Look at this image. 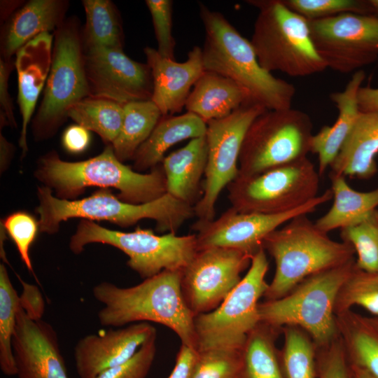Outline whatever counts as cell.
I'll return each instance as SVG.
<instances>
[{"label":"cell","instance_id":"cell-1","mask_svg":"<svg viewBox=\"0 0 378 378\" xmlns=\"http://www.w3.org/2000/svg\"><path fill=\"white\" fill-rule=\"evenodd\" d=\"M182 272L183 270H163L127 288L107 281L97 284L92 294L103 304L97 314L99 322L106 327L157 323L173 330L181 344L197 349L195 316L183 297Z\"/></svg>","mask_w":378,"mask_h":378},{"label":"cell","instance_id":"cell-35","mask_svg":"<svg viewBox=\"0 0 378 378\" xmlns=\"http://www.w3.org/2000/svg\"><path fill=\"white\" fill-rule=\"evenodd\" d=\"M20 299L13 286L7 270L0 265V368L6 376L17 375L13 338Z\"/></svg>","mask_w":378,"mask_h":378},{"label":"cell","instance_id":"cell-43","mask_svg":"<svg viewBox=\"0 0 378 378\" xmlns=\"http://www.w3.org/2000/svg\"><path fill=\"white\" fill-rule=\"evenodd\" d=\"M316 378H351L350 365L339 335L318 347Z\"/></svg>","mask_w":378,"mask_h":378},{"label":"cell","instance_id":"cell-37","mask_svg":"<svg viewBox=\"0 0 378 378\" xmlns=\"http://www.w3.org/2000/svg\"><path fill=\"white\" fill-rule=\"evenodd\" d=\"M358 306L378 316V272L355 268L342 286L335 306V315Z\"/></svg>","mask_w":378,"mask_h":378},{"label":"cell","instance_id":"cell-27","mask_svg":"<svg viewBox=\"0 0 378 378\" xmlns=\"http://www.w3.org/2000/svg\"><path fill=\"white\" fill-rule=\"evenodd\" d=\"M250 102L246 92L231 79L204 71L186 101L187 112L206 123L227 117L244 103Z\"/></svg>","mask_w":378,"mask_h":378},{"label":"cell","instance_id":"cell-26","mask_svg":"<svg viewBox=\"0 0 378 378\" xmlns=\"http://www.w3.org/2000/svg\"><path fill=\"white\" fill-rule=\"evenodd\" d=\"M206 123L197 115L186 112L179 115H162L148 138L136 150L134 169L141 172L162 163L166 152L186 139L204 136Z\"/></svg>","mask_w":378,"mask_h":378},{"label":"cell","instance_id":"cell-49","mask_svg":"<svg viewBox=\"0 0 378 378\" xmlns=\"http://www.w3.org/2000/svg\"><path fill=\"white\" fill-rule=\"evenodd\" d=\"M0 148H1V167H4L8 162L12 154L13 146L6 141L2 134H0Z\"/></svg>","mask_w":378,"mask_h":378},{"label":"cell","instance_id":"cell-14","mask_svg":"<svg viewBox=\"0 0 378 378\" xmlns=\"http://www.w3.org/2000/svg\"><path fill=\"white\" fill-rule=\"evenodd\" d=\"M311 37L327 68L355 72L378 58V16L345 13L309 20Z\"/></svg>","mask_w":378,"mask_h":378},{"label":"cell","instance_id":"cell-20","mask_svg":"<svg viewBox=\"0 0 378 378\" xmlns=\"http://www.w3.org/2000/svg\"><path fill=\"white\" fill-rule=\"evenodd\" d=\"M144 52L153 76L151 101L162 115L181 112L191 88L205 71L202 48L194 46L183 62L163 57L151 47H146Z\"/></svg>","mask_w":378,"mask_h":378},{"label":"cell","instance_id":"cell-29","mask_svg":"<svg viewBox=\"0 0 378 378\" xmlns=\"http://www.w3.org/2000/svg\"><path fill=\"white\" fill-rule=\"evenodd\" d=\"M336 324L349 364L378 378V329L352 309L337 314Z\"/></svg>","mask_w":378,"mask_h":378},{"label":"cell","instance_id":"cell-22","mask_svg":"<svg viewBox=\"0 0 378 378\" xmlns=\"http://www.w3.org/2000/svg\"><path fill=\"white\" fill-rule=\"evenodd\" d=\"M69 3L64 0H31L27 2L4 26L1 37L3 59L11 61L18 50L44 32L50 33L65 21Z\"/></svg>","mask_w":378,"mask_h":378},{"label":"cell","instance_id":"cell-33","mask_svg":"<svg viewBox=\"0 0 378 378\" xmlns=\"http://www.w3.org/2000/svg\"><path fill=\"white\" fill-rule=\"evenodd\" d=\"M68 118L97 133L108 145L112 144L121 129L123 105L105 98L88 97L71 106Z\"/></svg>","mask_w":378,"mask_h":378},{"label":"cell","instance_id":"cell-13","mask_svg":"<svg viewBox=\"0 0 378 378\" xmlns=\"http://www.w3.org/2000/svg\"><path fill=\"white\" fill-rule=\"evenodd\" d=\"M260 104L246 102L225 118L206 123L207 161L202 194L193 206L200 220H212L221 191L239 174V158L246 133L265 111Z\"/></svg>","mask_w":378,"mask_h":378},{"label":"cell","instance_id":"cell-25","mask_svg":"<svg viewBox=\"0 0 378 378\" xmlns=\"http://www.w3.org/2000/svg\"><path fill=\"white\" fill-rule=\"evenodd\" d=\"M207 153L204 136L190 139L186 146L165 156L161 165L167 193L194 206L200 198V183L204 176Z\"/></svg>","mask_w":378,"mask_h":378},{"label":"cell","instance_id":"cell-9","mask_svg":"<svg viewBox=\"0 0 378 378\" xmlns=\"http://www.w3.org/2000/svg\"><path fill=\"white\" fill-rule=\"evenodd\" d=\"M81 31L78 19L72 18L53 33L51 67L32 121L36 138L52 135L68 118L69 108L89 97Z\"/></svg>","mask_w":378,"mask_h":378},{"label":"cell","instance_id":"cell-38","mask_svg":"<svg viewBox=\"0 0 378 378\" xmlns=\"http://www.w3.org/2000/svg\"><path fill=\"white\" fill-rule=\"evenodd\" d=\"M197 352L191 378H241L242 349L214 348Z\"/></svg>","mask_w":378,"mask_h":378},{"label":"cell","instance_id":"cell-24","mask_svg":"<svg viewBox=\"0 0 378 378\" xmlns=\"http://www.w3.org/2000/svg\"><path fill=\"white\" fill-rule=\"evenodd\" d=\"M378 112H360L338 155L331 172L344 177L369 179L377 172Z\"/></svg>","mask_w":378,"mask_h":378},{"label":"cell","instance_id":"cell-23","mask_svg":"<svg viewBox=\"0 0 378 378\" xmlns=\"http://www.w3.org/2000/svg\"><path fill=\"white\" fill-rule=\"evenodd\" d=\"M365 78V71L358 70L354 72L344 90L330 95L338 109L337 118L332 125H324L313 134L311 143V153L318 157L320 176L332 164L361 112L358 92Z\"/></svg>","mask_w":378,"mask_h":378},{"label":"cell","instance_id":"cell-47","mask_svg":"<svg viewBox=\"0 0 378 378\" xmlns=\"http://www.w3.org/2000/svg\"><path fill=\"white\" fill-rule=\"evenodd\" d=\"M89 132L79 125L69 127L62 136V144L65 149L72 153H80L85 150L90 141Z\"/></svg>","mask_w":378,"mask_h":378},{"label":"cell","instance_id":"cell-51","mask_svg":"<svg viewBox=\"0 0 378 378\" xmlns=\"http://www.w3.org/2000/svg\"><path fill=\"white\" fill-rule=\"evenodd\" d=\"M350 372L351 378H377L365 370L352 365H350Z\"/></svg>","mask_w":378,"mask_h":378},{"label":"cell","instance_id":"cell-5","mask_svg":"<svg viewBox=\"0 0 378 378\" xmlns=\"http://www.w3.org/2000/svg\"><path fill=\"white\" fill-rule=\"evenodd\" d=\"M262 248L276 266L263 296L265 300L282 298L306 278L355 260L351 246L330 238L307 214L269 234Z\"/></svg>","mask_w":378,"mask_h":378},{"label":"cell","instance_id":"cell-4","mask_svg":"<svg viewBox=\"0 0 378 378\" xmlns=\"http://www.w3.org/2000/svg\"><path fill=\"white\" fill-rule=\"evenodd\" d=\"M39 231L55 234L62 222L73 218L106 220L129 227L143 219L156 223L160 232L176 233L183 224L195 216L193 206L166 193L144 204H131L120 200L111 190L100 188L89 197L76 200L54 196L49 187L37 190Z\"/></svg>","mask_w":378,"mask_h":378},{"label":"cell","instance_id":"cell-10","mask_svg":"<svg viewBox=\"0 0 378 378\" xmlns=\"http://www.w3.org/2000/svg\"><path fill=\"white\" fill-rule=\"evenodd\" d=\"M268 270L266 252L261 248L252 256L245 276L220 305L195 316L197 351L242 349L248 335L260 322L258 304L268 287Z\"/></svg>","mask_w":378,"mask_h":378},{"label":"cell","instance_id":"cell-21","mask_svg":"<svg viewBox=\"0 0 378 378\" xmlns=\"http://www.w3.org/2000/svg\"><path fill=\"white\" fill-rule=\"evenodd\" d=\"M52 46L53 34L44 32L24 44L15 54L14 66L18 74V102L22 115L19 145L23 155L27 150V127L50 73Z\"/></svg>","mask_w":378,"mask_h":378},{"label":"cell","instance_id":"cell-50","mask_svg":"<svg viewBox=\"0 0 378 378\" xmlns=\"http://www.w3.org/2000/svg\"><path fill=\"white\" fill-rule=\"evenodd\" d=\"M20 1H5L1 3V5H3V7L1 6V19L5 20L8 15L10 14L11 11L14 10L15 8L18 6Z\"/></svg>","mask_w":378,"mask_h":378},{"label":"cell","instance_id":"cell-12","mask_svg":"<svg viewBox=\"0 0 378 378\" xmlns=\"http://www.w3.org/2000/svg\"><path fill=\"white\" fill-rule=\"evenodd\" d=\"M320 176L307 158L257 174L238 175L227 186V197L240 212L284 214L318 195Z\"/></svg>","mask_w":378,"mask_h":378},{"label":"cell","instance_id":"cell-28","mask_svg":"<svg viewBox=\"0 0 378 378\" xmlns=\"http://www.w3.org/2000/svg\"><path fill=\"white\" fill-rule=\"evenodd\" d=\"M333 203L328 211L315 222L321 231L328 233L354 225L378 206V187L368 192L355 190L344 176L330 173Z\"/></svg>","mask_w":378,"mask_h":378},{"label":"cell","instance_id":"cell-19","mask_svg":"<svg viewBox=\"0 0 378 378\" xmlns=\"http://www.w3.org/2000/svg\"><path fill=\"white\" fill-rule=\"evenodd\" d=\"M155 337L156 330L148 322L85 335L74 349L79 378H95L103 371L127 361L144 344Z\"/></svg>","mask_w":378,"mask_h":378},{"label":"cell","instance_id":"cell-16","mask_svg":"<svg viewBox=\"0 0 378 378\" xmlns=\"http://www.w3.org/2000/svg\"><path fill=\"white\" fill-rule=\"evenodd\" d=\"M251 257L241 251L223 247L197 251L183 270L181 291L195 316L217 308L241 281Z\"/></svg>","mask_w":378,"mask_h":378},{"label":"cell","instance_id":"cell-7","mask_svg":"<svg viewBox=\"0 0 378 378\" xmlns=\"http://www.w3.org/2000/svg\"><path fill=\"white\" fill-rule=\"evenodd\" d=\"M355 260L306 278L282 298L260 302V322L280 329L298 326L317 347L328 344L338 337L335 302L355 268Z\"/></svg>","mask_w":378,"mask_h":378},{"label":"cell","instance_id":"cell-18","mask_svg":"<svg viewBox=\"0 0 378 378\" xmlns=\"http://www.w3.org/2000/svg\"><path fill=\"white\" fill-rule=\"evenodd\" d=\"M13 350L18 378H69L53 327L41 319L31 318L21 306Z\"/></svg>","mask_w":378,"mask_h":378},{"label":"cell","instance_id":"cell-15","mask_svg":"<svg viewBox=\"0 0 378 378\" xmlns=\"http://www.w3.org/2000/svg\"><path fill=\"white\" fill-rule=\"evenodd\" d=\"M332 199L331 189L284 214L243 213L232 207L216 219L197 220L192 230L196 233L198 250L223 247L241 251L251 258L262 248L264 239L281 225L300 215L314 212L318 206Z\"/></svg>","mask_w":378,"mask_h":378},{"label":"cell","instance_id":"cell-52","mask_svg":"<svg viewBox=\"0 0 378 378\" xmlns=\"http://www.w3.org/2000/svg\"><path fill=\"white\" fill-rule=\"evenodd\" d=\"M376 15L378 16V0H370Z\"/></svg>","mask_w":378,"mask_h":378},{"label":"cell","instance_id":"cell-17","mask_svg":"<svg viewBox=\"0 0 378 378\" xmlns=\"http://www.w3.org/2000/svg\"><path fill=\"white\" fill-rule=\"evenodd\" d=\"M83 50L89 97L111 99L122 105L151 100L153 76L147 64L131 59L121 49Z\"/></svg>","mask_w":378,"mask_h":378},{"label":"cell","instance_id":"cell-53","mask_svg":"<svg viewBox=\"0 0 378 378\" xmlns=\"http://www.w3.org/2000/svg\"><path fill=\"white\" fill-rule=\"evenodd\" d=\"M371 323L378 329V316H370L368 317Z\"/></svg>","mask_w":378,"mask_h":378},{"label":"cell","instance_id":"cell-45","mask_svg":"<svg viewBox=\"0 0 378 378\" xmlns=\"http://www.w3.org/2000/svg\"><path fill=\"white\" fill-rule=\"evenodd\" d=\"M23 287V291L20 296V306L33 319L39 320L44 312V302L38 288L22 281L20 276Z\"/></svg>","mask_w":378,"mask_h":378},{"label":"cell","instance_id":"cell-32","mask_svg":"<svg viewBox=\"0 0 378 378\" xmlns=\"http://www.w3.org/2000/svg\"><path fill=\"white\" fill-rule=\"evenodd\" d=\"M85 24L82 28L84 48L122 50L124 34L120 13L110 0H83Z\"/></svg>","mask_w":378,"mask_h":378},{"label":"cell","instance_id":"cell-8","mask_svg":"<svg viewBox=\"0 0 378 378\" xmlns=\"http://www.w3.org/2000/svg\"><path fill=\"white\" fill-rule=\"evenodd\" d=\"M92 243L108 244L125 253L129 258L127 266L144 279L166 270H183L198 251L195 233L160 235L140 227L133 232H121L83 219L70 239L69 248L79 254Z\"/></svg>","mask_w":378,"mask_h":378},{"label":"cell","instance_id":"cell-34","mask_svg":"<svg viewBox=\"0 0 378 378\" xmlns=\"http://www.w3.org/2000/svg\"><path fill=\"white\" fill-rule=\"evenodd\" d=\"M284 342L280 349L286 378H316L318 347L302 328L287 326L282 328Z\"/></svg>","mask_w":378,"mask_h":378},{"label":"cell","instance_id":"cell-46","mask_svg":"<svg viewBox=\"0 0 378 378\" xmlns=\"http://www.w3.org/2000/svg\"><path fill=\"white\" fill-rule=\"evenodd\" d=\"M197 354V349L181 344L168 378H191Z\"/></svg>","mask_w":378,"mask_h":378},{"label":"cell","instance_id":"cell-11","mask_svg":"<svg viewBox=\"0 0 378 378\" xmlns=\"http://www.w3.org/2000/svg\"><path fill=\"white\" fill-rule=\"evenodd\" d=\"M313 124L295 108L266 110L249 126L239 158V174L251 176L307 158Z\"/></svg>","mask_w":378,"mask_h":378},{"label":"cell","instance_id":"cell-40","mask_svg":"<svg viewBox=\"0 0 378 378\" xmlns=\"http://www.w3.org/2000/svg\"><path fill=\"white\" fill-rule=\"evenodd\" d=\"M1 226L15 243L27 268L33 272L29 250L39 230L38 220L26 211H18L5 218Z\"/></svg>","mask_w":378,"mask_h":378},{"label":"cell","instance_id":"cell-31","mask_svg":"<svg viewBox=\"0 0 378 378\" xmlns=\"http://www.w3.org/2000/svg\"><path fill=\"white\" fill-rule=\"evenodd\" d=\"M124 115L118 136L111 144L121 162L133 159L162 115L151 101H134L123 105Z\"/></svg>","mask_w":378,"mask_h":378},{"label":"cell","instance_id":"cell-3","mask_svg":"<svg viewBox=\"0 0 378 378\" xmlns=\"http://www.w3.org/2000/svg\"><path fill=\"white\" fill-rule=\"evenodd\" d=\"M36 175L55 190L57 197L66 200L91 186L115 188L119 191L117 197L131 204L149 202L167 193L162 165L148 173L136 172L118 160L111 144L99 155L80 162L62 160L52 151L40 160Z\"/></svg>","mask_w":378,"mask_h":378},{"label":"cell","instance_id":"cell-36","mask_svg":"<svg viewBox=\"0 0 378 378\" xmlns=\"http://www.w3.org/2000/svg\"><path fill=\"white\" fill-rule=\"evenodd\" d=\"M340 237L353 247L356 268L378 272V209L358 223L340 229Z\"/></svg>","mask_w":378,"mask_h":378},{"label":"cell","instance_id":"cell-39","mask_svg":"<svg viewBox=\"0 0 378 378\" xmlns=\"http://www.w3.org/2000/svg\"><path fill=\"white\" fill-rule=\"evenodd\" d=\"M293 11L308 20L325 19L345 13L375 15L370 0H283Z\"/></svg>","mask_w":378,"mask_h":378},{"label":"cell","instance_id":"cell-2","mask_svg":"<svg viewBox=\"0 0 378 378\" xmlns=\"http://www.w3.org/2000/svg\"><path fill=\"white\" fill-rule=\"evenodd\" d=\"M205 38L202 50L204 70L237 83L250 102L267 110L291 108L295 86L264 69L251 41L244 38L220 12L199 4Z\"/></svg>","mask_w":378,"mask_h":378},{"label":"cell","instance_id":"cell-42","mask_svg":"<svg viewBox=\"0 0 378 378\" xmlns=\"http://www.w3.org/2000/svg\"><path fill=\"white\" fill-rule=\"evenodd\" d=\"M156 337L144 344L127 361L107 369L95 378H146L155 360Z\"/></svg>","mask_w":378,"mask_h":378},{"label":"cell","instance_id":"cell-30","mask_svg":"<svg viewBox=\"0 0 378 378\" xmlns=\"http://www.w3.org/2000/svg\"><path fill=\"white\" fill-rule=\"evenodd\" d=\"M282 329L259 322L242 348L241 378H286L276 342Z\"/></svg>","mask_w":378,"mask_h":378},{"label":"cell","instance_id":"cell-44","mask_svg":"<svg viewBox=\"0 0 378 378\" xmlns=\"http://www.w3.org/2000/svg\"><path fill=\"white\" fill-rule=\"evenodd\" d=\"M13 66L12 60L0 59V113L5 115L8 124L16 127L13 106L8 92V78Z\"/></svg>","mask_w":378,"mask_h":378},{"label":"cell","instance_id":"cell-41","mask_svg":"<svg viewBox=\"0 0 378 378\" xmlns=\"http://www.w3.org/2000/svg\"><path fill=\"white\" fill-rule=\"evenodd\" d=\"M154 33L158 43V52L165 58L174 59L176 42L172 34V5L171 0H146Z\"/></svg>","mask_w":378,"mask_h":378},{"label":"cell","instance_id":"cell-48","mask_svg":"<svg viewBox=\"0 0 378 378\" xmlns=\"http://www.w3.org/2000/svg\"><path fill=\"white\" fill-rule=\"evenodd\" d=\"M358 104L361 112H378V88L360 87Z\"/></svg>","mask_w":378,"mask_h":378},{"label":"cell","instance_id":"cell-6","mask_svg":"<svg viewBox=\"0 0 378 378\" xmlns=\"http://www.w3.org/2000/svg\"><path fill=\"white\" fill-rule=\"evenodd\" d=\"M246 2L258 9L250 41L264 69L303 77L327 69L312 39L308 20L283 0Z\"/></svg>","mask_w":378,"mask_h":378}]
</instances>
